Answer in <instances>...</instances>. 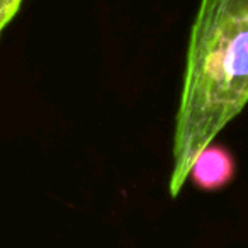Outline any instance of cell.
<instances>
[{"label":"cell","mask_w":248,"mask_h":248,"mask_svg":"<svg viewBox=\"0 0 248 248\" xmlns=\"http://www.w3.org/2000/svg\"><path fill=\"white\" fill-rule=\"evenodd\" d=\"M248 104V0H201L192 22L173 131L169 192Z\"/></svg>","instance_id":"cell-1"},{"label":"cell","mask_w":248,"mask_h":248,"mask_svg":"<svg viewBox=\"0 0 248 248\" xmlns=\"http://www.w3.org/2000/svg\"><path fill=\"white\" fill-rule=\"evenodd\" d=\"M236 175V160L224 145L211 143L197 155L189 179L199 190L216 192L233 182Z\"/></svg>","instance_id":"cell-2"},{"label":"cell","mask_w":248,"mask_h":248,"mask_svg":"<svg viewBox=\"0 0 248 248\" xmlns=\"http://www.w3.org/2000/svg\"><path fill=\"white\" fill-rule=\"evenodd\" d=\"M21 4L22 0H0V34L17 14Z\"/></svg>","instance_id":"cell-3"}]
</instances>
